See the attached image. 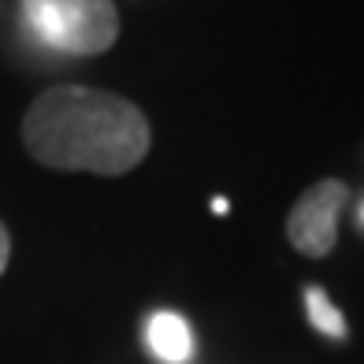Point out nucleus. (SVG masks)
Wrapping results in <instances>:
<instances>
[{
	"instance_id": "obj_1",
	"label": "nucleus",
	"mask_w": 364,
	"mask_h": 364,
	"mask_svg": "<svg viewBox=\"0 0 364 364\" xmlns=\"http://www.w3.org/2000/svg\"><path fill=\"white\" fill-rule=\"evenodd\" d=\"M153 130L138 105L93 86H53L23 115V145L45 168L127 175L149 153Z\"/></svg>"
},
{
	"instance_id": "obj_2",
	"label": "nucleus",
	"mask_w": 364,
	"mask_h": 364,
	"mask_svg": "<svg viewBox=\"0 0 364 364\" xmlns=\"http://www.w3.org/2000/svg\"><path fill=\"white\" fill-rule=\"evenodd\" d=\"M23 23L45 48L68 56H101L119 38L112 0H23Z\"/></svg>"
},
{
	"instance_id": "obj_3",
	"label": "nucleus",
	"mask_w": 364,
	"mask_h": 364,
	"mask_svg": "<svg viewBox=\"0 0 364 364\" xmlns=\"http://www.w3.org/2000/svg\"><path fill=\"white\" fill-rule=\"evenodd\" d=\"M346 182L338 178H323L316 186H309L287 220V238L297 253L305 257H327L338 242V212L346 205Z\"/></svg>"
},
{
	"instance_id": "obj_4",
	"label": "nucleus",
	"mask_w": 364,
	"mask_h": 364,
	"mask_svg": "<svg viewBox=\"0 0 364 364\" xmlns=\"http://www.w3.org/2000/svg\"><path fill=\"white\" fill-rule=\"evenodd\" d=\"M145 338H149V350L164 364H186L193 357V331L178 312H153Z\"/></svg>"
},
{
	"instance_id": "obj_5",
	"label": "nucleus",
	"mask_w": 364,
	"mask_h": 364,
	"mask_svg": "<svg viewBox=\"0 0 364 364\" xmlns=\"http://www.w3.org/2000/svg\"><path fill=\"white\" fill-rule=\"evenodd\" d=\"M305 312L316 331H323L327 338H346V316L338 312V305H331V297L320 287L305 290Z\"/></svg>"
},
{
	"instance_id": "obj_6",
	"label": "nucleus",
	"mask_w": 364,
	"mask_h": 364,
	"mask_svg": "<svg viewBox=\"0 0 364 364\" xmlns=\"http://www.w3.org/2000/svg\"><path fill=\"white\" fill-rule=\"evenodd\" d=\"M8 257H11V235H8V227L0 223V275L8 268Z\"/></svg>"
},
{
	"instance_id": "obj_7",
	"label": "nucleus",
	"mask_w": 364,
	"mask_h": 364,
	"mask_svg": "<svg viewBox=\"0 0 364 364\" xmlns=\"http://www.w3.org/2000/svg\"><path fill=\"white\" fill-rule=\"evenodd\" d=\"M227 208H230V205L223 201V197H216V201H212V212H216V216H223V212H227Z\"/></svg>"
},
{
	"instance_id": "obj_8",
	"label": "nucleus",
	"mask_w": 364,
	"mask_h": 364,
	"mask_svg": "<svg viewBox=\"0 0 364 364\" xmlns=\"http://www.w3.org/2000/svg\"><path fill=\"white\" fill-rule=\"evenodd\" d=\"M360 223H364V205H360Z\"/></svg>"
}]
</instances>
